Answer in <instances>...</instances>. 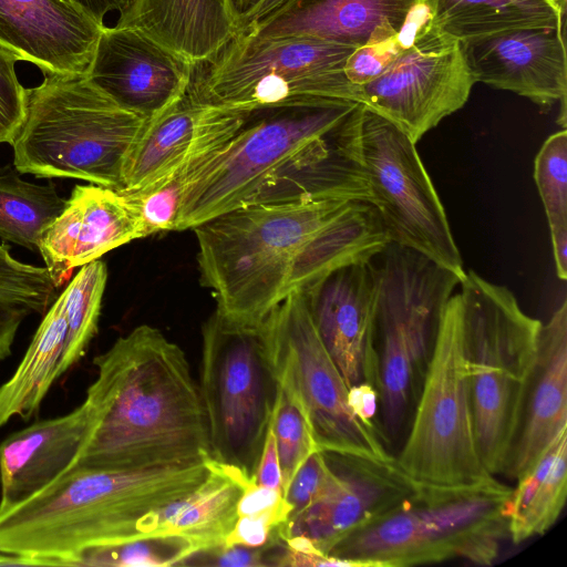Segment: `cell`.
<instances>
[{
	"label": "cell",
	"mask_w": 567,
	"mask_h": 567,
	"mask_svg": "<svg viewBox=\"0 0 567 567\" xmlns=\"http://www.w3.org/2000/svg\"><path fill=\"white\" fill-rule=\"evenodd\" d=\"M236 28L261 3L262 0H228Z\"/></svg>",
	"instance_id": "obj_46"
},
{
	"label": "cell",
	"mask_w": 567,
	"mask_h": 567,
	"mask_svg": "<svg viewBox=\"0 0 567 567\" xmlns=\"http://www.w3.org/2000/svg\"><path fill=\"white\" fill-rule=\"evenodd\" d=\"M264 320L238 323L215 310L202 329L198 391L209 455L250 478H255L278 390Z\"/></svg>",
	"instance_id": "obj_9"
},
{
	"label": "cell",
	"mask_w": 567,
	"mask_h": 567,
	"mask_svg": "<svg viewBox=\"0 0 567 567\" xmlns=\"http://www.w3.org/2000/svg\"><path fill=\"white\" fill-rule=\"evenodd\" d=\"M137 238L141 224L123 192L75 185L62 213L43 230L38 251L59 287L73 268Z\"/></svg>",
	"instance_id": "obj_20"
},
{
	"label": "cell",
	"mask_w": 567,
	"mask_h": 567,
	"mask_svg": "<svg viewBox=\"0 0 567 567\" xmlns=\"http://www.w3.org/2000/svg\"><path fill=\"white\" fill-rule=\"evenodd\" d=\"M291 507L284 498L282 492L260 486L255 478L248 481L237 504L238 516L260 517L275 526H281L289 519Z\"/></svg>",
	"instance_id": "obj_40"
},
{
	"label": "cell",
	"mask_w": 567,
	"mask_h": 567,
	"mask_svg": "<svg viewBox=\"0 0 567 567\" xmlns=\"http://www.w3.org/2000/svg\"><path fill=\"white\" fill-rule=\"evenodd\" d=\"M21 58L0 43V143H12L27 107V89L16 73Z\"/></svg>",
	"instance_id": "obj_37"
},
{
	"label": "cell",
	"mask_w": 567,
	"mask_h": 567,
	"mask_svg": "<svg viewBox=\"0 0 567 567\" xmlns=\"http://www.w3.org/2000/svg\"><path fill=\"white\" fill-rule=\"evenodd\" d=\"M266 346L277 383L298 404L321 451L389 461L380 431L349 404V386L324 348L303 292L292 293L264 320Z\"/></svg>",
	"instance_id": "obj_12"
},
{
	"label": "cell",
	"mask_w": 567,
	"mask_h": 567,
	"mask_svg": "<svg viewBox=\"0 0 567 567\" xmlns=\"http://www.w3.org/2000/svg\"><path fill=\"white\" fill-rule=\"evenodd\" d=\"M371 262L378 427L388 445L411 419L443 310L463 277L395 243H389Z\"/></svg>",
	"instance_id": "obj_8"
},
{
	"label": "cell",
	"mask_w": 567,
	"mask_h": 567,
	"mask_svg": "<svg viewBox=\"0 0 567 567\" xmlns=\"http://www.w3.org/2000/svg\"><path fill=\"white\" fill-rule=\"evenodd\" d=\"M200 550L195 540L183 535L140 536L85 547L72 555L66 566H175Z\"/></svg>",
	"instance_id": "obj_32"
},
{
	"label": "cell",
	"mask_w": 567,
	"mask_h": 567,
	"mask_svg": "<svg viewBox=\"0 0 567 567\" xmlns=\"http://www.w3.org/2000/svg\"><path fill=\"white\" fill-rule=\"evenodd\" d=\"M411 41L400 31L382 41L369 42L355 48L344 64V75L354 86L365 84L381 75L393 61L411 45Z\"/></svg>",
	"instance_id": "obj_39"
},
{
	"label": "cell",
	"mask_w": 567,
	"mask_h": 567,
	"mask_svg": "<svg viewBox=\"0 0 567 567\" xmlns=\"http://www.w3.org/2000/svg\"><path fill=\"white\" fill-rule=\"evenodd\" d=\"M324 454L333 472L331 483L316 503L281 526L284 540L302 537L328 555L338 540L380 518L421 486L399 468L394 458Z\"/></svg>",
	"instance_id": "obj_15"
},
{
	"label": "cell",
	"mask_w": 567,
	"mask_h": 567,
	"mask_svg": "<svg viewBox=\"0 0 567 567\" xmlns=\"http://www.w3.org/2000/svg\"><path fill=\"white\" fill-rule=\"evenodd\" d=\"M106 280V265L100 258L95 259L81 266L59 297L68 327L62 361L63 373L85 354L97 332Z\"/></svg>",
	"instance_id": "obj_31"
},
{
	"label": "cell",
	"mask_w": 567,
	"mask_h": 567,
	"mask_svg": "<svg viewBox=\"0 0 567 567\" xmlns=\"http://www.w3.org/2000/svg\"><path fill=\"white\" fill-rule=\"evenodd\" d=\"M348 399L353 413L363 422L378 429L375 421L379 410L378 390L365 383L353 385L349 388Z\"/></svg>",
	"instance_id": "obj_43"
},
{
	"label": "cell",
	"mask_w": 567,
	"mask_h": 567,
	"mask_svg": "<svg viewBox=\"0 0 567 567\" xmlns=\"http://www.w3.org/2000/svg\"><path fill=\"white\" fill-rule=\"evenodd\" d=\"M282 473V492L303 461L320 450L296 401L278 385L270 419Z\"/></svg>",
	"instance_id": "obj_36"
},
{
	"label": "cell",
	"mask_w": 567,
	"mask_h": 567,
	"mask_svg": "<svg viewBox=\"0 0 567 567\" xmlns=\"http://www.w3.org/2000/svg\"><path fill=\"white\" fill-rule=\"evenodd\" d=\"M512 487L496 477L462 487L420 486L372 523L338 540L328 555L351 567H411L453 559L488 566L509 539Z\"/></svg>",
	"instance_id": "obj_5"
},
{
	"label": "cell",
	"mask_w": 567,
	"mask_h": 567,
	"mask_svg": "<svg viewBox=\"0 0 567 567\" xmlns=\"http://www.w3.org/2000/svg\"><path fill=\"white\" fill-rule=\"evenodd\" d=\"M90 426L70 470H131L209 458L205 414L185 352L141 324L95 357ZM69 470V471H70Z\"/></svg>",
	"instance_id": "obj_3"
},
{
	"label": "cell",
	"mask_w": 567,
	"mask_h": 567,
	"mask_svg": "<svg viewBox=\"0 0 567 567\" xmlns=\"http://www.w3.org/2000/svg\"><path fill=\"white\" fill-rule=\"evenodd\" d=\"M423 1L288 0L236 35L306 37L359 48L400 33L412 11Z\"/></svg>",
	"instance_id": "obj_22"
},
{
	"label": "cell",
	"mask_w": 567,
	"mask_h": 567,
	"mask_svg": "<svg viewBox=\"0 0 567 567\" xmlns=\"http://www.w3.org/2000/svg\"><path fill=\"white\" fill-rule=\"evenodd\" d=\"M457 301L477 451L494 476L504 475L538 353L542 323L514 293L465 272Z\"/></svg>",
	"instance_id": "obj_6"
},
{
	"label": "cell",
	"mask_w": 567,
	"mask_h": 567,
	"mask_svg": "<svg viewBox=\"0 0 567 567\" xmlns=\"http://www.w3.org/2000/svg\"><path fill=\"white\" fill-rule=\"evenodd\" d=\"M147 118L93 85L85 74L43 73L27 89L13 165L37 177H72L121 190L127 157Z\"/></svg>",
	"instance_id": "obj_7"
},
{
	"label": "cell",
	"mask_w": 567,
	"mask_h": 567,
	"mask_svg": "<svg viewBox=\"0 0 567 567\" xmlns=\"http://www.w3.org/2000/svg\"><path fill=\"white\" fill-rule=\"evenodd\" d=\"M460 43L475 83L514 92L545 110L559 103L558 124L566 128L565 25L511 29Z\"/></svg>",
	"instance_id": "obj_17"
},
{
	"label": "cell",
	"mask_w": 567,
	"mask_h": 567,
	"mask_svg": "<svg viewBox=\"0 0 567 567\" xmlns=\"http://www.w3.org/2000/svg\"><path fill=\"white\" fill-rule=\"evenodd\" d=\"M567 431V302L542 323L519 430L504 475L517 480Z\"/></svg>",
	"instance_id": "obj_24"
},
{
	"label": "cell",
	"mask_w": 567,
	"mask_h": 567,
	"mask_svg": "<svg viewBox=\"0 0 567 567\" xmlns=\"http://www.w3.org/2000/svg\"><path fill=\"white\" fill-rule=\"evenodd\" d=\"M416 143L364 106L361 147L375 208L390 243L413 249L464 277L461 252Z\"/></svg>",
	"instance_id": "obj_13"
},
{
	"label": "cell",
	"mask_w": 567,
	"mask_h": 567,
	"mask_svg": "<svg viewBox=\"0 0 567 567\" xmlns=\"http://www.w3.org/2000/svg\"><path fill=\"white\" fill-rule=\"evenodd\" d=\"M332 476L333 472L324 452L313 451L299 466L282 492L284 498L291 507L289 518L316 503L329 487Z\"/></svg>",
	"instance_id": "obj_38"
},
{
	"label": "cell",
	"mask_w": 567,
	"mask_h": 567,
	"mask_svg": "<svg viewBox=\"0 0 567 567\" xmlns=\"http://www.w3.org/2000/svg\"><path fill=\"white\" fill-rule=\"evenodd\" d=\"M197 161L140 189L121 190L126 194L137 214L142 238L176 229L179 209L194 176Z\"/></svg>",
	"instance_id": "obj_34"
},
{
	"label": "cell",
	"mask_w": 567,
	"mask_h": 567,
	"mask_svg": "<svg viewBox=\"0 0 567 567\" xmlns=\"http://www.w3.org/2000/svg\"><path fill=\"white\" fill-rule=\"evenodd\" d=\"M56 288L47 267L21 262L0 245V360L11 354L22 321L43 313Z\"/></svg>",
	"instance_id": "obj_30"
},
{
	"label": "cell",
	"mask_w": 567,
	"mask_h": 567,
	"mask_svg": "<svg viewBox=\"0 0 567 567\" xmlns=\"http://www.w3.org/2000/svg\"><path fill=\"white\" fill-rule=\"evenodd\" d=\"M453 293L440 320L405 440L394 455L399 468L421 486L462 487L496 477L477 451L461 313Z\"/></svg>",
	"instance_id": "obj_11"
},
{
	"label": "cell",
	"mask_w": 567,
	"mask_h": 567,
	"mask_svg": "<svg viewBox=\"0 0 567 567\" xmlns=\"http://www.w3.org/2000/svg\"><path fill=\"white\" fill-rule=\"evenodd\" d=\"M197 65L138 28L104 27L86 79L122 107L147 120L179 100Z\"/></svg>",
	"instance_id": "obj_16"
},
{
	"label": "cell",
	"mask_w": 567,
	"mask_h": 567,
	"mask_svg": "<svg viewBox=\"0 0 567 567\" xmlns=\"http://www.w3.org/2000/svg\"><path fill=\"white\" fill-rule=\"evenodd\" d=\"M363 110L353 101L319 97L250 112L225 145L196 163L175 230L257 204L301 198L370 203Z\"/></svg>",
	"instance_id": "obj_2"
},
{
	"label": "cell",
	"mask_w": 567,
	"mask_h": 567,
	"mask_svg": "<svg viewBox=\"0 0 567 567\" xmlns=\"http://www.w3.org/2000/svg\"><path fill=\"white\" fill-rule=\"evenodd\" d=\"M207 460L131 470H70L0 515V553L66 566L79 550L135 536L145 514L181 498L209 474Z\"/></svg>",
	"instance_id": "obj_4"
},
{
	"label": "cell",
	"mask_w": 567,
	"mask_h": 567,
	"mask_svg": "<svg viewBox=\"0 0 567 567\" xmlns=\"http://www.w3.org/2000/svg\"><path fill=\"white\" fill-rule=\"evenodd\" d=\"M286 1L288 0H262L261 3L239 24L237 33L261 21Z\"/></svg>",
	"instance_id": "obj_45"
},
{
	"label": "cell",
	"mask_w": 567,
	"mask_h": 567,
	"mask_svg": "<svg viewBox=\"0 0 567 567\" xmlns=\"http://www.w3.org/2000/svg\"><path fill=\"white\" fill-rule=\"evenodd\" d=\"M305 296L315 328L347 385L365 383L378 390L371 260L337 269Z\"/></svg>",
	"instance_id": "obj_18"
},
{
	"label": "cell",
	"mask_w": 567,
	"mask_h": 567,
	"mask_svg": "<svg viewBox=\"0 0 567 567\" xmlns=\"http://www.w3.org/2000/svg\"><path fill=\"white\" fill-rule=\"evenodd\" d=\"M104 27L64 0H0V43L42 73L84 74Z\"/></svg>",
	"instance_id": "obj_21"
},
{
	"label": "cell",
	"mask_w": 567,
	"mask_h": 567,
	"mask_svg": "<svg viewBox=\"0 0 567 567\" xmlns=\"http://www.w3.org/2000/svg\"><path fill=\"white\" fill-rule=\"evenodd\" d=\"M193 230L202 285L216 310L244 324L260 323L290 295L371 260L390 243L370 203L342 198L249 205Z\"/></svg>",
	"instance_id": "obj_1"
},
{
	"label": "cell",
	"mask_w": 567,
	"mask_h": 567,
	"mask_svg": "<svg viewBox=\"0 0 567 567\" xmlns=\"http://www.w3.org/2000/svg\"><path fill=\"white\" fill-rule=\"evenodd\" d=\"M256 484L282 492V473L276 440L269 424L262 453L255 473Z\"/></svg>",
	"instance_id": "obj_42"
},
{
	"label": "cell",
	"mask_w": 567,
	"mask_h": 567,
	"mask_svg": "<svg viewBox=\"0 0 567 567\" xmlns=\"http://www.w3.org/2000/svg\"><path fill=\"white\" fill-rule=\"evenodd\" d=\"M354 49L306 37L236 35L188 91L203 104L241 112L319 97L353 101L357 86L343 69Z\"/></svg>",
	"instance_id": "obj_10"
},
{
	"label": "cell",
	"mask_w": 567,
	"mask_h": 567,
	"mask_svg": "<svg viewBox=\"0 0 567 567\" xmlns=\"http://www.w3.org/2000/svg\"><path fill=\"white\" fill-rule=\"evenodd\" d=\"M66 199L52 183L38 185L22 179L17 168L0 169V237L33 251L43 230L62 213Z\"/></svg>",
	"instance_id": "obj_29"
},
{
	"label": "cell",
	"mask_w": 567,
	"mask_h": 567,
	"mask_svg": "<svg viewBox=\"0 0 567 567\" xmlns=\"http://www.w3.org/2000/svg\"><path fill=\"white\" fill-rule=\"evenodd\" d=\"M427 20L411 45L354 93V102L388 118L414 143L462 109L475 84L460 41L433 30Z\"/></svg>",
	"instance_id": "obj_14"
},
{
	"label": "cell",
	"mask_w": 567,
	"mask_h": 567,
	"mask_svg": "<svg viewBox=\"0 0 567 567\" xmlns=\"http://www.w3.org/2000/svg\"><path fill=\"white\" fill-rule=\"evenodd\" d=\"M66 321L61 299L45 313L11 378L0 386V427L12 417L29 420L63 374Z\"/></svg>",
	"instance_id": "obj_28"
},
{
	"label": "cell",
	"mask_w": 567,
	"mask_h": 567,
	"mask_svg": "<svg viewBox=\"0 0 567 567\" xmlns=\"http://www.w3.org/2000/svg\"><path fill=\"white\" fill-rule=\"evenodd\" d=\"M567 496V436L523 512L508 523L509 539L519 544L545 534L558 519Z\"/></svg>",
	"instance_id": "obj_33"
},
{
	"label": "cell",
	"mask_w": 567,
	"mask_h": 567,
	"mask_svg": "<svg viewBox=\"0 0 567 567\" xmlns=\"http://www.w3.org/2000/svg\"><path fill=\"white\" fill-rule=\"evenodd\" d=\"M84 10L99 23L104 24V18L110 12L122 16L135 0H64Z\"/></svg>",
	"instance_id": "obj_44"
},
{
	"label": "cell",
	"mask_w": 567,
	"mask_h": 567,
	"mask_svg": "<svg viewBox=\"0 0 567 567\" xmlns=\"http://www.w3.org/2000/svg\"><path fill=\"white\" fill-rule=\"evenodd\" d=\"M250 112L196 101L189 91L146 125L124 168L123 192L140 189L225 145Z\"/></svg>",
	"instance_id": "obj_19"
},
{
	"label": "cell",
	"mask_w": 567,
	"mask_h": 567,
	"mask_svg": "<svg viewBox=\"0 0 567 567\" xmlns=\"http://www.w3.org/2000/svg\"><path fill=\"white\" fill-rule=\"evenodd\" d=\"M116 24L141 29L195 65L213 61L237 33L228 0H135Z\"/></svg>",
	"instance_id": "obj_25"
},
{
	"label": "cell",
	"mask_w": 567,
	"mask_h": 567,
	"mask_svg": "<svg viewBox=\"0 0 567 567\" xmlns=\"http://www.w3.org/2000/svg\"><path fill=\"white\" fill-rule=\"evenodd\" d=\"M427 24L461 41L511 29L566 25V0H424Z\"/></svg>",
	"instance_id": "obj_27"
},
{
	"label": "cell",
	"mask_w": 567,
	"mask_h": 567,
	"mask_svg": "<svg viewBox=\"0 0 567 567\" xmlns=\"http://www.w3.org/2000/svg\"><path fill=\"white\" fill-rule=\"evenodd\" d=\"M280 526L260 517L238 516L236 524L224 545L261 547L279 536Z\"/></svg>",
	"instance_id": "obj_41"
},
{
	"label": "cell",
	"mask_w": 567,
	"mask_h": 567,
	"mask_svg": "<svg viewBox=\"0 0 567 567\" xmlns=\"http://www.w3.org/2000/svg\"><path fill=\"white\" fill-rule=\"evenodd\" d=\"M534 177L547 216L551 240L567 238V132L550 135L540 147Z\"/></svg>",
	"instance_id": "obj_35"
},
{
	"label": "cell",
	"mask_w": 567,
	"mask_h": 567,
	"mask_svg": "<svg viewBox=\"0 0 567 567\" xmlns=\"http://www.w3.org/2000/svg\"><path fill=\"white\" fill-rule=\"evenodd\" d=\"M85 401L68 414L42 420L0 443V515L30 499L75 463L87 436Z\"/></svg>",
	"instance_id": "obj_23"
},
{
	"label": "cell",
	"mask_w": 567,
	"mask_h": 567,
	"mask_svg": "<svg viewBox=\"0 0 567 567\" xmlns=\"http://www.w3.org/2000/svg\"><path fill=\"white\" fill-rule=\"evenodd\" d=\"M207 464L208 476L187 495L142 516L134 537L177 534L195 540L202 550L223 545L238 518L243 487L254 478L210 457Z\"/></svg>",
	"instance_id": "obj_26"
}]
</instances>
